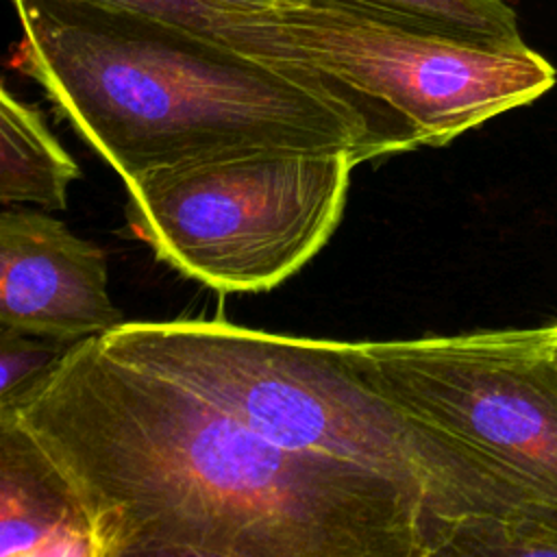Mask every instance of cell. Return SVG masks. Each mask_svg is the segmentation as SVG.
Segmentation results:
<instances>
[{
    "instance_id": "obj_1",
    "label": "cell",
    "mask_w": 557,
    "mask_h": 557,
    "mask_svg": "<svg viewBox=\"0 0 557 557\" xmlns=\"http://www.w3.org/2000/svg\"><path fill=\"white\" fill-rule=\"evenodd\" d=\"M0 413L70 483L94 557H433L424 505L392 479L285 450L96 337Z\"/></svg>"
},
{
    "instance_id": "obj_2",
    "label": "cell",
    "mask_w": 557,
    "mask_h": 557,
    "mask_svg": "<svg viewBox=\"0 0 557 557\" xmlns=\"http://www.w3.org/2000/svg\"><path fill=\"white\" fill-rule=\"evenodd\" d=\"M15 67L37 81L131 183L157 170L255 154H350L422 146L381 102L205 30L91 0H11Z\"/></svg>"
},
{
    "instance_id": "obj_3",
    "label": "cell",
    "mask_w": 557,
    "mask_h": 557,
    "mask_svg": "<svg viewBox=\"0 0 557 557\" xmlns=\"http://www.w3.org/2000/svg\"><path fill=\"white\" fill-rule=\"evenodd\" d=\"M113 357L176 381L268 442L383 474L431 522L433 557L474 522H507L542 496L496 457L409 413L357 368L350 342L224 322H124L98 335Z\"/></svg>"
},
{
    "instance_id": "obj_4",
    "label": "cell",
    "mask_w": 557,
    "mask_h": 557,
    "mask_svg": "<svg viewBox=\"0 0 557 557\" xmlns=\"http://www.w3.org/2000/svg\"><path fill=\"white\" fill-rule=\"evenodd\" d=\"M202 30L261 59L333 78L409 120L422 146L461 133L555 85V67L529 46L494 48L329 0H281L215 11Z\"/></svg>"
},
{
    "instance_id": "obj_5",
    "label": "cell",
    "mask_w": 557,
    "mask_h": 557,
    "mask_svg": "<svg viewBox=\"0 0 557 557\" xmlns=\"http://www.w3.org/2000/svg\"><path fill=\"white\" fill-rule=\"evenodd\" d=\"M355 159L255 154L157 170L128 187V222L154 255L218 292H265L335 233Z\"/></svg>"
},
{
    "instance_id": "obj_6",
    "label": "cell",
    "mask_w": 557,
    "mask_h": 557,
    "mask_svg": "<svg viewBox=\"0 0 557 557\" xmlns=\"http://www.w3.org/2000/svg\"><path fill=\"white\" fill-rule=\"evenodd\" d=\"M361 374L409 413L557 498L555 326L350 342Z\"/></svg>"
},
{
    "instance_id": "obj_7",
    "label": "cell",
    "mask_w": 557,
    "mask_h": 557,
    "mask_svg": "<svg viewBox=\"0 0 557 557\" xmlns=\"http://www.w3.org/2000/svg\"><path fill=\"white\" fill-rule=\"evenodd\" d=\"M124 324L107 289V255L48 213H0V326L76 344Z\"/></svg>"
},
{
    "instance_id": "obj_8",
    "label": "cell",
    "mask_w": 557,
    "mask_h": 557,
    "mask_svg": "<svg viewBox=\"0 0 557 557\" xmlns=\"http://www.w3.org/2000/svg\"><path fill=\"white\" fill-rule=\"evenodd\" d=\"M0 557H94L87 516L39 444L0 413Z\"/></svg>"
},
{
    "instance_id": "obj_9",
    "label": "cell",
    "mask_w": 557,
    "mask_h": 557,
    "mask_svg": "<svg viewBox=\"0 0 557 557\" xmlns=\"http://www.w3.org/2000/svg\"><path fill=\"white\" fill-rule=\"evenodd\" d=\"M76 161L50 133L44 115L0 89V202L65 209L78 178Z\"/></svg>"
},
{
    "instance_id": "obj_10",
    "label": "cell",
    "mask_w": 557,
    "mask_h": 557,
    "mask_svg": "<svg viewBox=\"0 0 557 557\" xmlns=\"http://www.w3.org/2000/svg\"><path fill=\"white\" fill-rule=\"evenodd\" d=\"M381 13L453 39L494 46H527L507 0H329Z\"/></svg>"
},
{
    "instance_id": "obj_11",
    "label": "cell",
    "mask_w": 557,
    "mask_h": 557,
    "mask_svg": "<svg viewBox=\"0 0 557 557\" xmlns=\"http://www.w3.org/2000/svg\"><path fill=\"white\" fill-rule=\"evenodd\" d=\"M72 344L0 326V409L37 387Z\"/></svg>"
},
{
    "instance_id": "obj_12",
    "label": "cell",
    "mask_w": 557,
    "mask_h": 557,
    "mask_svg": "<svg viewBox=\"0 0 557 557\" xmlns=\"http://www.w3.org/2000/svg\"><path fill=\"white\" fill-rule=\"evenodd\" d=\"M183 7L194 22V28L202 30V20L215 11H255L263 7H272L281 0H172Z\"/></svg>"
},
{
    "instance_id": "obj_13",
    "label": "cell",
    "mask_w": 557,
    "mask_h": 557,
    "mask_svg": "<svg viewBox=\"0 0 557 557\" xmlns=\"http://www.w3.org/2000/svg\"><path fill=\"white\" fill-rule=\"evenodd\" d=\"M91 2H100V4H111V7H122V9H131V11H141V13H150L157 17H165L185 26L194 28L191 15L178 7L172 0H91Z\"/></svg>"
},
{
    "instance_id": "obj_14",
    "label": "cell",
    "mask_w": 557,
    "mask_h": 557,
    "mask_svg": "<svg viewBox=\"0 0 557 557\" xmlns=\"http://www.w3.org/2000/svg\"><path fill=\"white\" fill-rule=\"evenodd\" d=\"M555 500H557V498H555ZM550 503H553V500H550ZM550 503H548V505H550ZM546 509H548V507H546ZM546 509H544V511H546ZM540 513H542V511H540ZM540 513H537V516H540ZM533 518H535V516H533ZM529 520H531V518H529ZM524 522H527V520H524ZM520 524H522V522H520ZM494 527H496V524H494ZM513 527H516V524H513ZM500 529H509V527H500ZM479 531H481V529H470V531H466V533H479ZM483 531H485V529H483ZM461 535H463V533H461ZM461 535H459V537H461ZM459 537H457V540H459ZM457 540H455V542H457ZM455 542H453V544H455ZM450 548H453V546H450ZM448 555H450V550H448Z\"/></svg>"
},
{
    "instance_id": "obj_15",
    "label": "cell",
    "mask_w": 557,
    "mask_h": 557,
    "mask_svg": "<svg viewBox=\"0 0 557 557\" xmlns=\"http://www.w3.org/2000/svg\"><path fill=\"white\" fill-rule=\"evenodd\" d=\"M555 326V352H557V324H553Z\"/></svg>"
}]
</instances>
